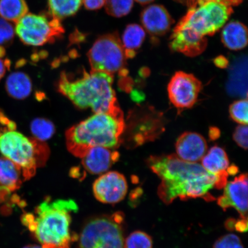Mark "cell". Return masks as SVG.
I'll use <instances>...</instances> for the list:
<instances>
[{
	"mask_svg": "<svg viewBox=\"0 0 248 248\" xmlns=\"http://www.w3.org/2000/svg\"><path fill=\"white\" fill-rule=\"evenodd\" d=\"M147 163L161 180L157 194L167 204L178 198L182 201L197 198L214 201L210 191L224 188L227 184L228 176L214 175L201 164L186 162L176 155L152 156Z\"/></svg>",
	"mask_w": 248,
	"mask_h": 248,
	"instance_id": "1",
	"label": "cell"
},
{
	"mask_svg": "<svg viewBox=\"0 0 248 248\" xmlns=\"http://www.w3.org/2000/svg\"><path fill=\"white\" fill-rule=\"evenodd\" d=\"M220 136V131L218 129L216 128H210L209 131L210 138L212 140L218 139Z\"/></svg>",
	"mask_w": 248,
	"mask_h": 248,
	"instance_id": "37",
	"label": "cell"
},
{
	"mask_svg": "<svg viewBox=\"0 0 248 248\" xmlns=\"http://www.w3.org/2000/svg\"><path fill=\"white\" fill-rule=\"evenodd\" d=\"M122 109L113 113H97L71 127L65 134L70 153L82 158L90 149L119 146L125 129Z\"/></svg>",
	"mask_w": 248,
	"mask_h": 248,
	"instance_id": "5",
	"label": "cell"
},
{
	"mask_svg": "<svg viewBox=\"0 0 248 248\" xmlns=\"http://www.w3.org/2000/svg\"><path fill=\"white\" fill-rule=\"evenodd\" d=\"M223 43L229 49L240 50L247 46L248 30L239 21H233L226 24L221 33Z\"/></svg>",
	"mask_w": 248,
	"mask_h": 248,
	"instance_id": "18",
	"label": "cell"
},
{
	"mask_svg": "<svg viewBox=\"0 0 248 248\" xmlns=\"http://www.w3.org/2000/svg\"><path fill=\"white\" fill-rule=\"evenodd\" d=\"M179 2L182 3L185 5H187L188 8L193 7L195 5L194 0H176Z\"/></svg>",
	"mask_w": 248,
	"mask_h": 248,
	"instance_id": "39",
	"label": "cell"
},
{
	"mask_svg": "<svg viewBox=\"0 0 248 248\" xmlns=\"http://www.w3.org/2000/svg\"><path fill=\"white\" fill-rule=\"evenodd\" d=\"M232 9L216 1L200 3L188 10L173 30L170 40L172 51L194 57L205 50L206 36H212L224 26Z\"/></svg>",
	"mask_w": 248,
	"mask_h": 248,
	"instance_id": "2",
	"label": "cell"
},
{
	"mask_svg": "<svg viewBox=\"0 0 248 248\" xmlns=\"http://www.w3.org/2000/svg\"><path fill=\"white\" fill-rule=\"evenodd\" d=\"M248 100L247 99L233 102L229 108V112L234 122L241 125L248 124Z\"/></svg>",
	"mask_w": 248,
	"mask_h": 248,
	"instance_id": "27",
	"label": "cell"
},
{
	"mask_svg": "<svg viewBox=\"0 0 248 248\" xmlns=\"http://www.w3.org/2000/svg\"><path fill=\"white\" fill-rule=\"evenodd\" d=\"M113 75L99 71L87 73L71 79L65 72L61 74L59 91L81 109L91 108L94 113H113L121 110L113 88Z\"/></svg>",
	"mask_w": 248,
	"mask_h": 248,
	"instance_id": "4",
	"label": "cell"
},
{
	"mask_svg": "<svg viewBox=\"0 0 248 248\" xmlns=\"http://www.w3.org/2000/svg\"><path fill=\"white\" fill-rule=\"evenodd\" d=\"M243 1V0H195V4L196 5L204 2L216 1L222 3V4L226 5L231 6V7L239 5Z\"/></svg>",
	"mask_w": 248,
	"mask_h": 248,
	"instance_id": "32",
	"label": "cell"
},
{
	"mask_svg": "<svg viewBox=\"0 0 248 248\" xmlns=\"http://www.w3.org/2000/svg\"><path fill=\"white\" fill-rule=\"evenodd\" d=\"M141 21L149 34L155 37L165 35L174 22L163 6L155 4L144 9L141 14Z\"/></svg>",
	"mask_w": 248,
	"mask_h": 248,
	"instance_id": "13",
	"label": "cell"
},
{
	"mask_svg": "<svg viewBox=\"0 0 248 248\" xmlns=\"http://www.w3.org/2000/svg\"><path fill=\"white\" fill-rule=\"evenodd\" d=\"M85 7L88 10H98L105 5V0H82Z\"/></svg>",
	"mask_w": 248,
	"mask_h": 248,
	"instance_id": "31",
	"label": "cell"
},
{
	"mask_svg": "<svg viewBox=\"0 0 248 248\" xmlns=\"http://www.w3.org/2000/svg\"><path fill=\"white\" fill-rule=\"evenodd\" d=\"M141 5H146L154 1V0H135Z\"/></svg>",
	"mask_w": 248,
	"mask_h": 248,
	"instance_id": "40",
	"label": "cell"
},
{
	"mask_svg": "<svg viewBox=\"0 0 248 248\" xmlns=\"http://www.w3.org/2000/svg\"><path fill=\"white\" fill-rule=\"evenodd\" d=\"M202 88L199 79L193 74L178 71L168 85L170 100L178 109L193 107Z\"/></svg>",
	"mask_w": 248,
	"mask_h": 248,
	"instance_id": "10",
	"label": "cell"
},
{
	"mask_svg": "<svg viewBox=\"0 0 248 248\" xmlns=\"http://www.w3.org/2000/svg\"><path fill=\"white\" fill-rule=\"evenodd\" d=\"M124 221L122 212L93 217L78 236L77 248H125Z\"/></svg>",
	"mask_w": 248,
	"mask_h": 248,
	"instance_id": "7",
	"label": "cell"
},
{
	"mask_svg": "<svg viewBox=\"0 0 248 248\" xmlns=\"http://www.w3.org/2000/svg\"><path fill=\"white\" fill-rule=\"evenodd\" d=\"M15 30L8 21L0 18V46L4 47L13 42ZM5 48V47H4Z\"/></svg>",
	"mask_w": 248,
	"mask_h": 248,
	"instance_id": "28",
	"label": "cell"
},
{
	"mask_svg": "<svg viewBox=\"0 0 248 248\" xmlns=\"http://www.w3.org/2000/svg\"><path fill=\"white\" fill-rule=\"evenodd\" d=\"M175 148L180 159L187 162L197 163L206 155L207 144L203 136L197 133L187 132L179 136Z\"/></svg>",
	"mask_w": 248,
	"mask_h": 248,
	"instance_id": "15",
	"label": "cell"
},
{
	"mask_svg": "<svg viewBox=\"0 0 248 248\" xmlns=\"http://www.w3.org/2000/svg\"><path fill=\"white\" fill-rule=\"evenodd\" d=\"M153 239L144 232L135 231L132 232L124 242L125 248H152Z\"/></svg>",
	"mask_w": 248,
	"mask_h": 248,
	"instance_id": "26",
	"label": "cell"
},
{
	"mask_svg": "<svg viewBox=\"0 0 248 248\" xmlns=\"http://www.w3.org/2000/svg\"><path fill=\"white\" fill-rule=\"evenodd\" d=\"M215 63L217 67L225 69L228 66V61L225 57H219L215 60Z\"/></svg>",
	"mask_w": 248,
	"mask_h": 248,
	"instance_id": "35",
	"label": "cell"
},
{
	"mask_svg": "<svg viewBox=\"0 0 248 248\" xmlns=\"http://www.w3.org/2000/svg\"><path fill=\"white\" fill-rule=\"evenodd\" d=\"M24 181L19 167L6 157H0V203L7 200L12 192L20 188Z\"/></svg>",
	"mask_w": 248,
	"mask_h": 248,
	"instance_id": "16",
	"label": "cell"
},
{
	"mask_svg": "<svg viewBox=\"0 0 248 248\" xmlns=\"http://www.w3.org/2000/svg\"><path fill=\"white\" fill-rule=\"evenodd\" d=\"M15 32L24 45L42 46L61 38L64 30L60 20L46 12L26 14L16 23Z\"/></svg>",
	"mask_w": 248,
	"mask_h": 248,
	"instance_id": "8",
	"label": "cell"
},
{
	"mask_svg": "<svg viewBox=\"0 0 248 248\" xmlns=\"http://www.w3.org/2000/svg\"><path fill=\"white\" fill-rule=\"evenodd\" d=\"M248 60L247 56L237 57L231 65L226 89L229 95L247 99Z\"/></svg>",
	"mask_w": 248,
	"mask_h": 248,
	"instance_id": "17",
	"label": "cell"
},
{
	"mask_svg": "<svg viewBox=\"0 0 248 248\" xmlns=\"http://www.w3.org/2000/svg\"><path fill=\"white\" fill-rule=\"evenodd\" d=\"M234 230L241 232H247L248 231V220L241 218L235 222Z\"/></svg>",
	"mask_w": 248,
	"mask_h": 248,
	"instance_id": "34",
	"label": "cell"
},
{
	"mask_svg": "<svg viewBox=\"0 0 248 248\" xmlns=\"http://www.w3.org/2000/svg\"><path fill=\"white\" fill-rule=\"evenodd\" d=\"M145 38V30L139 25L131 24L126 27L122 42L127 59L135 57L136 52L143 43Z\"/></svg>",
	"mask_w": 248,
	"mask_h": 248,
	"instance_id": "21",
	"label": "cell"
},
{
	"mask_svg": "<svg viewBox=\"0 0 248 248\" xmlns=\"http://www.w3.org/2000/svg\"><path fill=\"white\" fill-rule=\"evenodd\" d=\"M213 248H244L240 238L233 234L225 235L217 240Z\"/></svg>",
	"mask_w": 248,
	"mask_h": 248,
	"instance_id": "29",
	"label": "cell"
},
{
	"mask_svg": "<svg viewBox=\"0 0 248 248\" xmlns=\"http://www.w3.org/2000/svg\"><path fill=\"white\" fill-rule=\"evenodd\" d=\"M94 197L102 203L116 204L123 201L128 191L126 180L116 171L104 173L93 184Z\"/></svg>",
	"mask_w": 248,
	"mask_h": 248,
	"instance_id": "11",
	"label": "cell"
},
{
	"mask_svg": "<svg viewBox=\"0 0 248 248\" xmlns=\"http://www.w3.org/2000/svg\"><path fill=\"white\" fill-rule=\"evenodd\" d=\"M11 66V62L8 59L3 60L0 57V80L4 77L7 71L9 70Z\"/></svg>",
	"mask_w": 248,
	"mask_h": 248,
	"instance_id": "33",
	"label": "cell"
},
{
	"mask_svg": "<svg viewBox=\"0 0 248 248\" xmlns=\"http://www.w3.org/2000/svg\"><path fill=\"white\" fill-rule=\"evenodd\" d=\"M5 88L11 97L17 100H23L29 97L32 92V81L26 74L15 72L7 78Z\"/></svg>",
	"mask_w": 248,
	"mask_h": 248,
	"instance_id": "20",
	"label": "cell"
},
{
	"mask_svg": "<svg viewBox=\"0 0 248 248\" xmlns=\"http://www.w3.org/2000/svg\"><path fill=\"white\" fill-rule=\"evenodd\" d=\"M0 152L20 167L24 181L32 178L37 168L45 165L49 155L45 141L27 138L8 126L0 129Z\"/></svg>",
	"mask_w": 248,
	"mask_h": 248,
	"instance_id": "6",
	"label": "cell"
},
{
	"mask_svg": "<svg viewBox=\"0 0 248 248\" xmlns=\"http://www.w3.org/2000/svg\"><path fill=\"white\" fill-rule=\"evenodd\" d=\"M217 203L226 211L233 207L239 213L241 218L247 219L248 216V175L244 173L233 181L226 184L224 194L219 197Z\"/></svg>",
	"mask_w": 248,
	"mask_h": 248,
	"instance_id": "12",
	"label": "cell"
},
{
	"mask_svg": "<svg viewBox=\"0 0 248 248\" xmlns=\"http://www.w3.org/2000/svg\"><path fill=\"white\" fill-rule=\"evenodd\" d=\"M23 248H42V247L36 246V245H29Z\"/></svg>",
	"mask_w": 248,
	"mask_h": 248,
	"instance_id": "41",
	"label": "cell"
},
{
	"mask_svg": "<svg viewBox=\"0 0 248 248\" xmlns=\"http://www.w3.org/2000/svg\"><path fill=\"white\" fill-rule=\"evenodd\" d=\"M120 155L111 149L102 147H93L80 159L83 168L93 175H101L110 169L119 160Z\"/></svg>",
	"mask_w": 248,
	"mask_h": 248,
	"instance_id": "14",
	"label": "cell"
},
{
	"mask_svg": "<svg viewBox=\"0 0 248 248\" xmlns=\"http://www.w3.org/2000/svg\"><path fill=\"white\" fill-rule=\"evenodd\" d=\"M31 131L34 137L40 141H45L55 134L54 124L49 120L37 118L31 123Z\"/></svg>",
	"mask_w": 248,
	"mask_h": 248,
	"instance_id": "24",
	"label": "cell"
},
{
	"mask_svg": "<svg viewBox=\"0 0 248 248\" xmlns=\"http://www.w3.org/2000/svg\"><path fill=\"white\" fill-rule=\"evenodd\" d=\"M88 57L92 71L113 75L125 69L127 58L122 40L116 32L99 37L89 51Z\"/></svg>",
	"mask_w": 248,
	"mask_h": 248,
	"instance_id": "9",
	"label": "cell"
},
{
	"mask_svg": "<svg viewBox=\"0 0 248 248\" xmlns=\"http://www.w3.org/2000/svg\"><path fill=\"white\" fill-rule=\"evenodd\" d=\"M248 126L240 125L235 129L233 139L238 146L247 150L248 149Z\"/></svg>",
	"mask_w": 248,
	"mask_h": 248,
	"instance_id": "30",
	"label": "cell"
},
{
	"mask_svg": "<svg viewBox=\"0 0 248 248\" xmlns=\"http://www.w3.org/2000/svg\"><path fill=\"white\" fill-rule=\"evenodd\" d=\"M236 219L234 218H229L226 220L225 222V228L229 231L234 230V226Z\"/></svg>",
	"mask_w": 248,
	"mask_h": 248,
	"instance_id": "36",
	"label": "cell"
},
{
	"mask_svg": "<svg viewBox=\"0 0 248 248\" xmlns=\"http://www.w3.org/2000/svg\"><path fill=\"white\" fill-rule=\"evenodd\" d=\"M78 210L73 200H56L46 197L34 213H25L21 222L42 245V248H71L78 239L71 232L72 214Z\"/></svg>",
	"mask_w": 248,
	"mask_h": 248,
	"instance_id": "3",
	"label": "cell"
},
{
	"mask_svg": "<svg viewBox=\"0 0 248 248\" xmlns=\"http://www.w3.org/2000/svg\"><path fill=\"white\" fill-rule=\"evenodd\" d=\"M82 3V0H48V12L61 20L76 14Z\"/></svg>",
	"mask_w": 248,
	"mask_h": 248,
	"instance_id": "23",
	"label": "cell"
},
{
	"mask_svg": "<svg viewBox=\"0 0 248 248\" xmlns=\"http://www.w3.org/2000/svg\"><path fill=\"white\" fill-rule=\"evenodd\" d=\"M28 12L25 0H0V16L6 20L16 23Z\"/></svg>",
	"mask_w": 248,
	"mask_h": 248,
	"instance_id": "22",
	"label": "cell"
},
{
	"mask_svg": "<svg viewBox=\"0 0 248 248\" xmlns=\"http://www.w3.org/2000/svg\"><path fill=\"white\" fill-rule=\"evenodd\" d=\"M202 166L207 171L215 175L228 174L229 167L228 155L224 149L215 146L202 159Z\"/></svg>",
	"mask_w": 248,
	"mask_h": 248,
	"instance_id": "19",
	"label": "cell"
},
{
	"mask_svg": "<svg viewBox=\"0 0 248 248\" xmlns=\"http://www.w3.org/2000/svg\"><path fill=\"white\" fill-rule=\"evenodd\" d=\"M134 0H105V10L108 15L122 17L130 13Z\"/></svg>",
	"mask_w": 248,
	"mask_h": 248,
	"instance_id": "25",
	"label": "cell"
},
{
	"mask_svg": "<svg viewBox=\"0 0 248 248\" xmlns=\"http://www.w3.org/2000/svg\"><path fill=\"white\" fill-rule=\"evenodd\" d=\"M238 172V169L237 167L235 166H229L227 169L228 175H234L236 174Z\"/></svg>",
	"mask_w": 248,
	"mask_h": 248,
	"instance_id": "38",
	"label": "cell"
}]
</instances>
